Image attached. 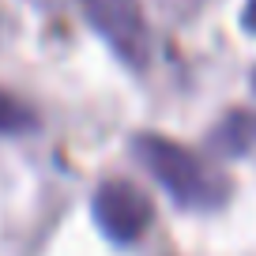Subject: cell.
Segmentation results:
<instances>
[{"label": "cell", "instance_id": "1", "mask_svg": "<svg viewBox=\"0 0 256 256\" xmlns=\"http://www.w3.org/2000/svg\"><path fill=\"white\" fill-rule=\"evenodd\" d=\"M132 147H136V158L147 166V174L177 204H184V208H215V204H222V196H226L222 177L211 174L188 147L174 144L166 136H154V132L136 136Z\"/></svg>", "mask_w": 256, "mask_h": 256}, {"label": "cell", "instance_id": "2", "mask_svg": "<svg viewBox=\"0 0 256 256\" xmlns=\"http://www.w3.org/2000/svg\"><path fill=\"white\" fill-rule=\"evenodd\" d=\"M80 8L124 64L144 68L151 60V30L140 0H80Z\"/></svg>", "mask_w": 256, "mask_h": 256}, {"label": "cell", "instance_id": "3", "mask_svg": "<svg viewBox=\"0 0 256 256\" xmlns=\"http://www.w3.org/2000/svg\"><path fill=\"white\" fill-rule=\"evenodd\" d=\"M90 211H94L98 230L110 241H117V245L136 241L140 234L151 226V200H147L132 181H106L102 188L94 192Z\"/></svg>", "mask_w": 256, "mask_h": 256}, {"label": "cell", "instance_id": "4", "mask_svg": "<svg viewBox=\"0 0 256 256\" xmlns=\"http://www.w3.org/2000/svg\"><path fill=\"white\" fill-rule=\"evenodd\" d=\"M30 128H34V113L19 98L0 90V132H30Z\"/></svg>", "mask_w": 256, "mask_h": 256}, {"label": "cell", "instance_id": "5", "mask_svg": "<svg viewBox=\"0 0 256 256\" xmlns=\"http://www.w3.org/2000/svg\"><path fill=\"white\" fill-rule=\"evenodd\" d=\"M241 23H245V30L256 34V0H248V4H245V16H241Z\"/></svg>", "mask_w": 256, "mask_h": 256}, {"label": "cell", "instance_id": "6", "mask_svg": "<svg viewBox=\"0 0 256 256\" xmlns=\"http://www.w3.org/2000/svg\"><path fill=\"white\" fill-rule=\"evenodd\" d=\"M252 87H256V76H252Z\"/></svg>", "mask_w": 256, "mask_h": 256}]
</instances>
